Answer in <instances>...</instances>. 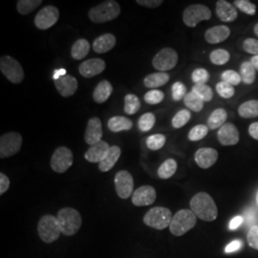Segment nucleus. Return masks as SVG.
<instances>
[{
    "instance_id": "nucleus-1",
    "label": "nucleus",
    "mask_w": 258,
    "mask_h": 258,
    "mask_svg": "<svg viewBox=\"0 0 258 258\" xmlns=\"http://www.w3.org/2000/svg\"><path fill=\"white\" fill-rule=\"evenodd\" d=\"M190 210L196 217L206 222L214 221L218 216L217 206L210 194L199 192L190 200Z\"/></svg>"
},
{
    "instance_id": "nucleus-2",
    "label": "nucleus",
    "mask_w": 258,
    "mask_h": 258,
    "mask_svg": "<svg viewBox=\"0 0 258 258\" xmlns=\"http://www.w3.org/2000/svg\"><path fill=\"white\" fill-rule=\"evenodd\" d=\"M120 14V4L115 0H107L93 7L88 13V17L94 23L100 24L117 19Z\"/></svg>"
},
{
    "instance_id": "nucleus-3",
    "label": "nucleus",
    "mask_w": 258,
    "mask_h": 258,
    "mask_svg": "<svg viewBox=\"0 0 258 258\" xmlns=\"http://www.w3.org/2000/svg\"><path fill=\"white\" fill-rule=\"evenodd\" d=\"M57 221L61 233L66 236L76 234L82 227L83 219L81 213L73 208H63L57 213Z\"/></svg>"
},
{
    "instance_id": "nucleus-4",
    "label": "nucleus",
    "mask_w": 258,
    "mask_h": 258,
    "mask_svg": "<svg viewBox=\"0 0 258 258\" xmlns=\"http://www.w3.org/2000/svg\"><path fill=\"white\" fill-rule=\"evenodd\" d=\"M197 217L191 210H181L176 212L169 225V231L175 236H182L194 229Z\"/></svg>"
},
{
    "instance_id": "nucleus-5",
    "label": "nucleus",
    "mask_w": 258,
    "mask_h": 258,
    "mask_svg": "<svg viewBox=\"0 0 258 258\" xmlns=\"http://www.w3.org/2000/svg\"><path fill=\"white\" fill-rule=\"evenodd\" d=\"M37 232L39 238L45 243L50 244L56 241L61 234L57 218L50 214L42 216L37 224Z\"/></svg>"
},
{
    "instance_id": "nucleus-6",
    "label": "nucleus",
    "mask_w": 258,
    "mask_h": 258,
    "mask_svg": "<svg viewBox=\"0 0 258 258\" xmlns=\"http://www.w3.org/2000/svg\"><path fill=\"white\" fill-rule=\"evenodd\" d=\"M173 216L170 210L164 207H155L149 210L144 216V223L156 230H165L169 228Z\"/></svg>"
},
{
    "instance_id": "nucleus-7",
    "label": "nucleus",
    "mask_w": 258,
    "mask_h": 258,
    "mask_svg": "<svg viewBox=\"0 0 258 258\" xmlns=\"http://www.w3.org/2000/svg\"><path fill=\"white\" fill-rule=\"evenodd\" d=\"M1 73L12 83H20L24 79V71L17 59L10 55H3L0 58Z\"/></svg>"
},
{
    "instance_id": "nucleus-8",
    "label": "nucleus",
    "mask_w": 258,
    "mask_h": 258,
    "mask_svg": "<svg viewBox=\"0 0 258 258\" xmlns=\"http://www.w3.org/2000/svg\"><path fill=\"white\" fill-rule=\"evenodd\" d=\"M212 18V11L202 4H194L185 8L183 14V21L187 27H196L198 23Z\"/></svg>"
},
{
    "instance_id": "nucleus-9",
    "label": "nucleus",
    "mask_w": 258,
    "mask_h": 258,
    "mask_svg": "<svg viewBox=\"0 0 258 258\" xmlns=\"http://www.w3.org/2000/svg\"><path fill=\"white\" fill-rule=\"evenodd\" d=\"M73 162L74 156L72 151L66 147H59L54 151L50 165L56 173H64L73 165Z\"/></svg>"
},
{
    "instance_id": "nucleus-10",
    "label": "nucleus",
    "mask_w": 258,
    "mask_h": 258,
    "mask_svg": "<svg viewBox=\"0 0 258 258\" xmlns=\"http://www.w3.org/2000/svg\"><path fill=\"white\" fill-rule=\"evenodd\" d=\"M178 62V54L172 48H164L152 59V65L159 72L173 69Z\"/></svg>"
},
{
    "instance_id": "nucleus-11",
    "label": "nucleus",
    "mask_w": 258,
    "mask_h": 258,
    "mask_svg": "<svg viewBox=\"0 0 258 258\" xmlns=\"http://www.w3.org/2000/svg\"><path fill=\"white\" fill-rule=\"evenodd\" d=\"M22 145V137L17 132L3 134L0 138V157L8 158L19 152Z\"/></svg>"
},
{
    "instance_id": "nucleus-12",
    "label": "nucleus",
    "mask_w": 258,
    "mask_h": 258,
    "mask_svg": "<svg viewBox=\"0 0 258 258\" xmlns=\"http://www.w3.org/2000/svg\"><path fill=\"white\" fill-rule=\"evenodd\" d=\"M59 19V11L53 6L48 5L40 10L35 18V25L39 30H48L54 26Z\"/></svg>"
},
{
    "instance_id": "nucleus-13",
    "label": "nucleus",
    "mask_w": 258,
    "mask_h": 258,
    "mask_svg": "<svg viewBox=\"0 0 258 258\" xmlns=\"http://www.w3.org/2000/svg\"><path fill=\"white\" fill-rule=\"evenodd\" d=\"M115 188L118 196L121 199H127L133 195L134 180L126 170H120L115 175Z\"/></svg>"
},
{
    "instance_id": "nucleus-14",
    "label": "nucleus",
    "mask_w": 258,
    "mask_h": 258,
    "mask_svg": "<svg viewBox=\"0 0 258 258\" xmlns=\"http://www.w3.org/2000/svg\"><path fill=\"white\" fill-rule=\"evenodd\" d=\"M131 197L132 203L136 207L150 206L156 201V190L151 185H143L137 188Z\"/></svg>"
},
{
    "instance_id": "nucleus-15",
    "label": "nucleus",
    "mask_w": 258,
    "mask_h": 258,
    "mask_svg": "<svg viewBox=\"0 0 258 258\" xmlns=\"http://www.w3.org/2000/svg\"><path fill=\"white\" fill-rule=\"evenodd\" d=\"M102 120L97 117L91 118L88 120L87 126L84 133L85 143L89 146H94L102 141Z\"/></svg>"
},
{
    "instance_id": "nucleus-16",
    "label": "nucleus",
    "mask_w": 258,
    "mask_h": 258,
    "mask_svg": "<svg viewBox=\"0 0 258 258\" xmlns=\"http://www.w3.org/2000/svg\"><path fill=\"white\" fill-rule=\"evenodd\" d=\"M217 138L222 146H235L239 142V131L234 124L227 122L218 130Z\"/></svg>"
},
{
    "instance_id": "nucleus-17",
    "label": "nucleus",
    "mask_w": 258,
    "mask_h": 258,
    "mask_svg": "<svg viewBox=\"0 0 258 258\" xmlns=\"http://www.w3.org/2000/svg\"><path fill=\"white\" fill-rule=\"evenodd\" d=\"M218 159V152L216 149L212 148H199L195 155L194 160L197 166L203 169L212 167Z\"/></svg>"
},
{
    "instance_id": "nucleus-18",
    "label": "nucleus",
    "mask_w": 258,
    "mask_h": 258,
    "mask_svg": "<svg viewBox=\"0 0 258 258\" xmlns=\"http://www.w3.org/2000/svg\"><path fill=\"white\" fill-rule=\"evenodd\" d=\"M104 69L105 62L102 58H91L83 61L79 66V72L86 79H90L97 75L101 74L104 71Z\"/></svg>"
},
{
    "instance_id": "nucleus-19",
    "label": "nucleus",
    "mask_w": 258,
    "mask_h": 258,
    "mask_svg": "<svg viewBox=\"0 0 258 258\" xmlns=\"http://www.w3.org/2000/svg\"><path fill=\"white\" fill-rule=\"evenodd\" d=\"M110 148V146L106 142L101 141V142L97 143L96 145L90 147V148L85 152L84 158L90 163H99L100 164L109 153Z\"/></svg>"
},
{
    "instance_id": "nucleus-20",
    "label": "nucleus",
    "mask_w": 258,
    "mask_h": 258,
    "mask_svg": "<svg viewBox=\"0 0 258 258\" xmlns=\"http://www.w3.org/2000/svg\"><path fill=\"white\" fill-rule=\"evenodd\" d=\"M55 85L57 92L64 98L73 96L79 86L77 79L71 75H66L59 80H56Z\"/></svg>"
},
{
    "instance_id": "nucleus-21",
    "label": "nucleus",
    "mask_w": 258,
    "mask_h": 258,
    "mask_svg": "<svg viewBox=\"0 0 258 258\" xmlns=\"http://www.w3.org/2000/svg\"><path fill=\"white\" fill-rule=\"evenodd\" d=\"M230 35H231L230 28L225 25H219V26H214L207 30V32L205 33V39L210 44H217L225 41L228 37H230Z\"/></svg>"
},
{
    "instance_id": "nucleus-22",
    "label": "nucleus",
    "mask_w": 258,
    "mask_h": 258,
    "mask_svg": "<svg viewBox=\"0 0 258 258\" xmlns=\"http://www.w3.org/2000/svg\"><path fill=\"white\" fill-rule=\"evenodd\" d=\"M216 15L223 22H232L237 19V10L230 2L219 0L216 3Z\"/></svg>"
},
{
    "instance_id": "nucleus-23",
    "label": "nucleus",
    "mask_w": 258,
    "mask_h": 258,
    "mask_svg": "<svg viewBox=\"0 0 258 258\" xmlns=\"http://www.w3.org/2000/svg\"><path fill=\"white\" fill-rule=\"evenodd\" d=\"M116 45V37L112 34H104L97 37L93 42V50L98 54L109 52Z\"/></svg>"
},
{
    "instance_id": "nucleus-24",
    "label": "nucleus",
    "mask_w": 258,
    "mask_h": 258,
    "mask_svg": "<svg viewBox=\"0 0 258 258\" xmlns=\"http://www.w3.org/2000/svg\"><path fill=\"white\" fill-rule=\"evenodd\" d=\"M112 92L113 87L111 83L108 81H102L98 83L93 92V100L97 103H103L110 98Z\"/></svg>"
},
{
    "instance_id": "nucleus-25",
    "label": "nucleus",
    "mask_w": 258,
    "mask_h": 258,
    "mask_svg": "<svg viewBox=\"0 0 258 258\" xmlns=\"http://www.w3.org/2000/svg\"><path fill=\"white\" fill-rule=\"evenodd\" d=\"M120 148L117 146H112L106 158L99 164V169L102 172H107L111 170L120 157Z\"/></svg>"
},
{
    "instance_id": "nucleus-26",
    "label": "nucleus",
    "mask_w": 258,
    "mask_h": 258,
    "mask_svg": "<svg viewBox=\"0 0 258 258\" xmlns=\"http://www.w3.org/2000/svg\"><path fill=\"white\" fill-rule=\"evenodd\" d=\"M107 126L110 131L117 133L120 131L130 130L133 126V122H132V120H129L125 117L115 116V117H112L110 120H108Z\"/></svg>"
},
{
    "instance_id": "nucleus-27",
    "label": "nucleus",
    "mask_w": 258,
    "mask_h": 258,
    "mask_svg": "<svg viewBox=\"0 0 258 258\" xmlns=\"http://www.w3.org/2000/svg\"><path fill=\"white\" fill-rule=\"evenodd\" d=\"M168 81L169 75L165 72H158L147 76L144 80V84L148 88H158L166 84Z\"/></svg>"
},
{
    "instance_id": "nucleus-28",
    "label": "nucleus",
    "mask_w": 258,
    "mask_h": 258,
    "mask_svg": "<svg viewBox=\"0 0 258 258\" xmlns=\"http://www.w3.org/2000/svg\"><path fill=\"white\" fill-rule=\"evenodd\" d=\"M228 118L227 111L223 108H218L212 112L208 119V127L210 129L221 128L226 123Z\"/></svg>"
},
{
    "instance_id": "nucleus-29",
    "label": "nucleus",
    "mask_w": 258,
    "mask_h": 258,
    "mask_svg": "<svg viewBox=\"0 0 258 258\" xmlns=\"http://www.w3.org/2000/svg\"><path fill=\"white\" fill-rule=\"evenodd\" d=\"M89 51H90L89 42L84 38H80L73 44L71 49V55L76 60H81L89 54Z\"/></svg>"
},
{
    "instance_id": "nucleus-30",
    "label": "nucleus",
    "mask_w": 258,
    "mask_h": 258,
    "mask_svg": "<svg viewBox=\"0 0 258 258\" xmlns=\"http://www.w3.org/2000/svg\"><path fill=\"white\" fill-rule=\"evenodd\" d=\"M240 117L244 119H250L258 117V101L250 100L242 103L238 108Z\"/></svg>"
},
{
    "instance_id": "nucleus-31",
    "label": "nucleus",
    "mask_w": 258,
    "mask_h": 258,
    "mask_svg": "<svg viewBox=\"0 0 258 258\" xmlns=\"http://www.w3.org/2000/svg\"><path fill=\"white\" fill-rule=\"evenodd\" d=\"M240 76L242 82L246 84H252L255 81L256 69L250 61H245L240 66Z\"/></svg>"
},
{
    "instance_id": "nucleus-32",
    "label": "nucleus",
    "mask_w": 258,
    "mask_h": 258,
    "mask_svg": "<svg viewBox=\"0 0 258 258\" xmlns=\"http://www.w3.org/2000/svg\"><path fill=\"white\" fill-rule=\"evenodd\" d=\"M176 170H177V163L175 160L167 159L158 168V176L163 180L169 179L175 174Z\"/></svg>"
},
{
    "instance_id": "nucleus-33",
    "label": "nucleus",
    "mask_w": 258,
    "mask_h": 258,
    "mask_svg": "<svg viewBox=\"0 0 258 258\" xmlns=\"http://www.w3.org/2000/svg\"><path fill=\"white\" fill-rule=\"evenodd\" d=\"M204 101L195 93L188 92L184 98V105L194 112H200L204 108Z\"/></svg>"
},
{
    "instance_id": "nucleus-34",
    "label": "nucleus",
    "mask_w": 258,
    "mask_h": 258,
    "mask_svg": "<svg viewBox=\"0 0 258 258\" xmlns=\"http://www.w3.org/2000/svg\"><path fill=\"white\" fill-rule=\"evenodd\" d=\"M41 3V0H19L17 3V9L20 15L26 16L37 9Z\"/></svg>"
},
{
    "instance_id": "nucleus-35",
    "label": "nucleus",
    "mask_w": 258,
    "mask_h": 258,
    "mask_svg": "<svg viewBox=\"0 0 258 258\" xmlns=\"http://www.w3.org/2000/svg\"><path fill=\"white\" fill-rule=\"evenodd\" d=\"M141 108L140 99L136 95L128 94L124 97V112L128 115L136 114Z\"/></svg>"
},
{
    "instance_id": "nucleus-36",
    "label": "nucleus",
    "mask_w": 258,
    "mask_h": 258,
    "mask_svg": "<svg viewBox=\"0 0 258 258\" xmlns=\"http://www.w3.org/2000/svg\"><path fill=\"white\" fill-rule=\"evenodd\" d=\"M210 58L213 64L224 65L229 62L231 55L225 49H216V50H213L211 53Z\"/></svg>"
},
{
    "instance_id": "nucleus-37",
    "label": "nucleus",
    "mask_w": 258,
    "mask_h": 258,
    "mask_svg": "<svg viewBox=\"0 0 258 258\" xmlns=\"http://www.w3.org/2000/svg\"><path fill=\"white\" fill-rule=\"evenodd\" d=\"M155 121H156V118L153 113H145L139 119V129L143 132H148L149 130L153 128Z\"/></svg>"
},
{
    "instance_id": "nucleus-38",
    "label": "nucleus",
    "mask_w": 258,
    "mask_h": 258,
    "mask_svg": "<svg viewBox=\"0 0 258 258\" xmlns=\"http://www.w3.org/2000/svg\"><path fill=\"white\" fill-rule=\"evenodd\" d=\"M191 91L195 93L196 95H198L204 102H211L213 99L212 89L207 84H195Z\"/></svg>"
},
{
    "instance_id": "nucleus-39",
    "label": "nucleus",
    "mask_w": 258,
    "mask_h": 258,
    "mask_svg": "<svg viewBox=\"0 0 258 258\" xmlns=\"http://www.w3.org/2000/svg\"><path fill=\"white\" fill-rule=\"evenodd\" d=\"M190 117H191V114L190 112L186 109H183V110H180L179 112H177L175 114V116L173 117V119L171 120V123H172V126L174 128H181L184 126L189 120H190Z\"/></svg>"
},
{
    "instance_id": "nucleus-40",
    "label": "nucleus",
    "mask_w": 258,
    "mask_h": 258,
    "mask_svg": "<svg viewBox=\"0 0 258 258\" xmlns=\"http://www.w3.org/2000/svg\"><path fill=\"white\" fill-rule=\"evenodd\" d=\"M209 127L205 124H198L190 129L188 133V140L191 142H197L200 140H203L209 133Z\"/></svg>"
},
{
    "instance_id": "nucleus-41",
    "label": "nucleus",
    "mask_w": 258,
    "mask_h": 258,
    "mask_svg": "<svg viewBox=\"0 0 258 258\" xmlns=\"http://www.w3.org/2000/svg\"><path fill=\"white\" fill-rule=\"evenodd\" d=\"M166 139L163 134H154L147 139V146L151 150H159L166 145Z\"/></svg>"
},
{
    "instance_id": "nucleus-42",
    "label": "nucleus",
    "mask_w": 258,
    "mask_h": 258,
    "mask_svg": "<svg viewBox=\"0 0 258 258\" xmlns=\"http://www.w3.org/2000/svg\"><path fill=\"white\" fill-rule=\"evenodd\" d=\"M216 91L224 99H230L235 94L234 87L226 82H220L216 84Z\"/></svg>"
},
{
    "instance_id": "nucleus-43",
    "label": "nucleus",
    "mask_w": 258,
    "mask_h": 258,
    "mask_svg": "<svg viewBox=\"0 0 258 258\" xmlns=\"http://www.w3.org/2000/svg\"><path fill=\"white\" fill-rule=\"evenodd\" d=\"M234 6L249 16H254L256 13V6L248 0H235Z\"/></svg>"
},
{
    "instance_id": "nucleus-44",
    "label": "nucleus",
    "mask_w": 258,
    "mask_h": 258,
    "mask_svg": "<svg viewBox=\"0 0 258 258\" xmlns=\"http://www.w3.org/2000/svg\"><path fill=\"white\" fill-rule=\"evenodd\" d=\"M164 97H165V94L163 91L158 89H152V90H149L145 95V102L148 104H158L163 102Z\"/></svg>"
},
{
    "instance_id": "nucleus-45",
    "label": "nucleus",
    "mask_w": 258,
    "mask_h": 258,
    "mask_svg": "<svg viewBox=\"0 0 258 258\" xmlns=\"http://www.w3.org/2000/svg\"><path fill=\"white\" fill-rule=\"evenodd\" d=\"M222 80L223 82L230 83L232 86L238 85L242 82L241 76L239 73L233 71V70H227L225 72H223L221 75Z\"/></svg>"
},
{
    "instance_id": "nucleus-46",
    "label": "nucleus",
    "mask_w": 258,
    "mask_h": 258,
    "mask_svg": "<svg viewBox=\"0 0 258 258\" xmlns=\"http://www.w3.org/2000/svg\"><path fill=\"white\" fill-rule=\"evenodd\" d=\"M191 79L195 84H206L210 80V74L204 68H197L192 72Z\"/></svg>"
},
{
    "instance_id": "nucleus-47",
    "label": "nucleus",
    "mask_w": 258,
    "mask_h": 258,
    "mask_svg": "<svg viewBox=\"0 0 258 258\" xmlns=\"http://www.w3.org/2000/svg\"><path fill=\"white\" fill-rule=\"evenodd\" d=\"M171 92H172V99L175 102L181 101L187 94L184 83H181V82H176L175 83H173V85L171 87Z\"/></svg>"
},
{
    "instance_id": "nucleus-48",
    "label": "nucleus",
    "mask_w": 258,
    "mask_h": 258,
    "mask_svg": "<svg viewBox=\"0 0 258 258\" xmlns=\"http://www.w3.org/2000/svg\"><path fill=\"white\" fill-rule=\"evenodd\" d=\"M247 241L249 247L258 250V225L252 226L247 234Z\"/></svg>"
},
{
    "instance_id": "nucleus-49",
    "label": "nucleus",
    "mask_w": 258,
    "mask_h": 258,
    "mask_svg": "<svg viewBox=\"0 0 258 258\" xmlns=\"http://www.w3.org/2000/svg\"><path fill=\"white\" fill-rule=\"evenodd\" d=\"M243 49L252 55H258V40L255 38H247L243 42Z\"/></svg>"
},
{
    "instance_id": "nucleus-50",
    "label": "nucleus",
    "mask_w": 258,
    "mask_h": 258,
    "mask_svg": "<svg viewBox=\"0 0 258 258\" xmlns=\"http://www.w3.org/2000/svg\"><path fill=\"white\" fill-rule=\"evenodd\" d=\"M136 3L141 6L153 9L161 6L163 4V1L162 0H137Z\"/></svg>"
},
{
    "instance_id": "nucleus-51",
    "label": "nucleus",
    "mask_w": 258,
    "mask_h": 258,
    "mask_svg": "<svg viewBox=\"0 0 258 258\" xmlns=\"http://www.w3.org/2000/svg\"><path fill=\"white\" fill-rule=\"evenodd\" d=\"M10 187V179L4 173H0V195L5 194Z\"/></svg>"
},
{
    "instance_id": "nucleus-52",
    "label": "nucleus",
    "mask_w": 258,
    "mask_h": 258,
    "mask_svg": "<svg viewBox=\"0 0 258 258\" xmlns=\"http://www.w3.org/2000/svg\"><path fill=\"white\" fill-rule=\"evenodd\" d=\"M243 247V243L240 241V240H234L231 242L225 249V251L227 253H231V252H234V251H237L239 250L241 248Z\"/></svg>"
},
{
    "instance_id": "nucleus-53",
    "label": "nucleus",
    "mask_w": 258,
    "mask_h": 258,
    "mask_svg": "<svg viewBox=\"0 0 258 258\" xmlns=\"http://www.w3.org/2000/svg\"><path fill=\"white\" fill-rule=\"evenodd\" d=\"M243 221H244V218L242 216H240V215L233 217L231 219V222H230V224H229V229L231 230V231L236 230L237 228H239L240 225L243 223Z\"/></svg>"
},
{
    "instance_id": "nucleus-54",
    "label": "nucleus",
    "mask_w": 258,
    "mask_h": 258,
    "mask_svg": "<svg viewBox=\"0 0 258 258\" xmlns=\"http://www.w3.org/2000/svg\"><path fill=\"white\" fill-rule=\"evenodd\" d=\"M249 134L255 140L258 141V121L252 122L249 126Z\"/></svg>"
},
{
    "instance_id": "nucleus-55",
    "label": "nucleus",
    "mask_w": 258,
    "mask_h": 258,
    "mask_svg": "<svg viewBox=\"0 0 258 258\" xmlns=\"http://www.w3.org/2000/svg\"><path fill=\"white\" fill-rule=\"evenodd\" d=\"M66 75H67L66 74V70L63 69V68L56 69V70H55V72H54V75H53V79H54V81H56V80H59L60 78L64 77Z\"/></svg>"
},
{
    "instance_id": "nucleus-56",
    "label": "nucleus",
    "mask_w": 258,
    "mask_h": 258,
    "mask_svg": "<svg viewBox=\"0 0 258 258\" xmlns=\"http://www.w3.org/2000/svg\"><path fill=\"white\" fill-rule=\"evenodd\" d=\"M250 62L251 64L254 66V68L258 71V55H253L250 59Z\"/></svg>"
},
{
    "instance_id": "nucleus-57",
    "label": "nucleus",
    "mask_w": 258,
    "mask_h": 258,
    "mask_svg": "<svg viewBox=\"0 0 258 258\" xmlns=\"http://www.w3.org/2000/svg\"><path fill=\"white\" fill-rule=\"evenodd\" d=\"M253 31H254V33H255V35L258 37V23L257 24H255V26L253 28Z\"/></svg>"
},
{
    "instance_id": "nucleus-58",
    "label": "nucleus",
    "mask_w": 258,
    "mask_h": 258,
    "mask_svg": "<svg viewBox=\"0 0 258 258\" xmlns=\"http://www.w3.org/2000/svg\"><path fill=\"white\" fill-rule=\"evenodd\" d=\"M255 200H256V204H257V208H258V191H257V194H256V197H255Z\"/></svg>"
}]
</instances>
